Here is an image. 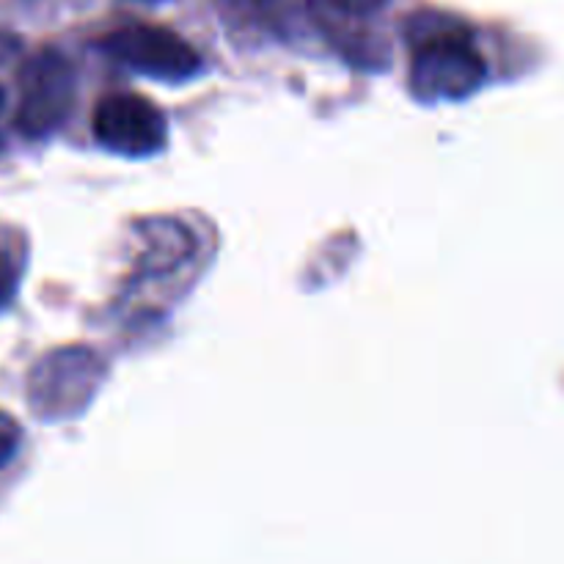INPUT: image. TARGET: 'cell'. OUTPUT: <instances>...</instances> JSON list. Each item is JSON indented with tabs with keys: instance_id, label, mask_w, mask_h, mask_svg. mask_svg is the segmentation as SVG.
I'll return each instance as SVG.
<instances>
[{
	"instance_id": "1",
	"label": "cell",
	"mask_w": 564,
	"mask_h": 564,
	"mask_svg": "<svg viewBox=\"0 0 564 564\" xmlns=\"http://www.w3.org/2000/svg\"><path fill=\"white\" fill-rule=\"evenodd\" d=\"M427 31L416 33L411 91L422 102H457L471 97L488 75L471 33L446 17H427Z\"/></svg>"
},
{
	"instance_id": "2",
	"label": "cell",
	"mask_w": 564,
	"mask_h": 564,
	"mask_svg": "<svg viewBox=\"0 0 564 564\" xmlns=\"http://www.w3.org/2000/svg\"><path fill=\"white\" fill-rule=\"evenodd\" d=\"M105 380L102 358L88 347H58L28 375V405L47 422L72 419L94 400Z\"/></svg>"
},
{
	"instance_id": "3",
	"label": "cell",
	"mask_w": 564,
	"mask_h": 564,
	"mask_svg": "<svg viewBox=\"0 0 564 564\" xmlns=\"http://www.w3.org/2000/svg\"><path fill=\"white\" fill-rule=\"evenodd\" d=\"M20 105L14 124L28 138H47L75 108V66L58 50H39L20 69Z\"/></svg>"
},
{
	"instance_id": "4",
	"label": "cell",
	"mask_w": 564,
	"mask_h": 564,
	"mask_svg": "<svg viewBox=\"0 0 564 564\" xmlns=\"http://www.w3.org/2000/svg\"><path fill=\"white\" fill-rule=\"evenodd\" d=\"M91 127L99 147L124 158H149L169 143L163 110L132 91H116L99 99Z\"/></svg>"
},
{
	"instance_id": "5",
	"label": "cell",
	"mask_w": 564,
	"mask_h": 564,
	"mask_svg": "<svg viewBox=\"0 0 564 564\" xmlns=\"http://www.w3.org/2000/svg\"><path fill=\"white\" fill-rule=\"evenodd\" d=\"M116 61L154 80L180 83L202 69V55L180 36L160 25H124L102 39Z\"/></svg>"
},
{
	"instance_id": "6",
	"label": "cell",
	"mask_w": 564,
	"mask_h": 564,
	"mask_svg": "<svg viewBox=\"0 0 564 564\" xmlns=\"http://www.w3.org/2000/svg\"><path fill=\"white\" fill-rule=\"evenodd\" d=\"M143 253L138 262V275L158 279L180 270L196 251L191 229L176 218H149L141 224Z\"/></svg>"
},
{
	"instance_id": "7",
	"label": "cell",
	"mask_w": 564,
	"mask_h": 564,
	"mask_svg": "<svg viewBox=\"0 0 564 564\" xmlns=\"http://www.w3.org/2000/svg\"><path fill=\"white\" fill-rule=\"evenodd\" d=\"M253 11L279 36H303L312 28V0H251Z\"/></svg>"
},
{
	"instance_id": "8",
	"label": "cell",
	"mask_w": 564,
	"mask_h": 564,
	"mask_svg": "<svg viewBox=\"0 0 564 564\" xmlns=\"http://www.w3.org/2000/svg\"><path fill=\"white\" fill-rule=\"evenodd\" d=\"M20 444H22L20 424H17L9 413L0 411V468H6L11 460H14L17 452H20Z\"/></svg>"
},
{
	"instance_id": "9",
	"label": "cell",
	"mask_w": 564,
	"mask_h": 564,
	"mask_svg": "<svg viewBox=\"0 0 564 564\" xmlns=\"http://www.w3.org/2000/svg\"><path fill=\"white\" fill-rule=\"evenodd\" d=\"M325 3L347 17H369L378 9H383L386 0H325Z\"/></svg>"
},
{
	"instance_id": "10",
	"label": "cell",
	"mask_w": 564,
	"mask_h": 564,
	"mask_svg": "<svg viewBox=\"0 0 564 564\" xmlns=\"http://www.w3.org/2000/svg\"><path fill=\"white\" fill-rule=\"evenodd\" d=\"M14 290H17V268L14 262H11L9 253L0 251V306H6V303L11 301Z\"/></svg>"
},
{
	"instance_id": "11",
	"label": "cell",
	"mask_w": 564,
	"mask_h": 564,
	"mask_svg": "<svg viewBox=\"0 0 564 564\" xmlns=\"http://www.w3.org/2000/svg\"><path fill=\"white\" fill-rule=\"evenodd\" d=\"M3 108H6V91L0 88V116H3Z\"/></svg>"
}]
</instances>
